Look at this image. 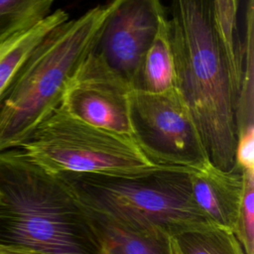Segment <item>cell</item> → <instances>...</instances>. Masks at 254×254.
I'll return each mask as SVG.
<instances>
[{"label": "cell", "mask_w": 254, "mask_h": 254, "mask_svg": "<svg viewBox=\"0 0 254 254\" xmlns=\"http://www.w3.org/2000/svg\"><path fill=\"white\" fill-rule=\"evenodd\" d=\"M169 26L175 87L197 127L210 164L231 171L236 166L242 56L232 53L222 40L212 0H172Z\"/></svg>", "instance_id": "cell-1"}, {"label": "cell", "mask_w": 254, "mask_h": 254, "mask_svg": "<svg viewBox=\"0 0 254 254\" xmlns=\"http://www.w3.org/2000/svg\"><path fill=\"white\" fill-rule=\"evenodd\" d=\"M0 243L40 254H103L83 206L20 148L0 152Z\"/></svg>", "instance_id": "cell-2"}, {"label": "cell", "mask_w": 254, "mask_h": 254, "mask_svg": "<svg viewBox=\"0 0 254 254\" xmlns=\"http://www.w3.org/2000/svg\"><path fill=\"white\" fill-rule=\"evenodd\" d=\"M192 172L160 166L135 174L57 175L85 209L133 231L174 237L213 225L192 197Z\"/></svg>", "instance_id": "cell-3"}, {"label": "cell", "mask_w": 254, "mask_h": 254, "mask_svg": "<svg viewBox=\"0 0 254 254\" xmlns=\"http://www.w3.org/2000/svg\"><path fill=\"white\" fill-rule=\"evenodd\" d=\"M107 14L105 4L60 24L24 62L0 104V152L20 148L61 105L92 51Z\"/></svg>", "instance_id": "cell-4"}, {"label": "cell", "mask_w": 254, "mask_h": 254, "mask_svg": "<svg viewBox=\"0 0 254 254\" xmlns=\"http://www.w3.org/2000/svg\"><path fill=\"white\" fill-rule=\"evenodd\" d=\"M20 149L34 163L53 174H135L153 164L134 140L84 123L59 107Z\"/></svg>", "instance_id": "cell-5"}, {"label": "cell", "mask_w": 254, "mask_h": 254, "mask_svg": "<svg viewBox=\"0 0 254 254\" xmlns=\"http://www.w3.org/2000/svg\"><path fill=\"white\" fill-rule=\"evenodd\" d=\"M132 139L155 165L201 170L210 164L201 136L174 88L164 93H130Z\"/></svg>", "instance_id": "cell-6"}, {"label": "cell", "mask_w": 254, "mask_h": 254, "mask_svg": "<svg viewBox=\"0 0 254 254\" xmlns=\"http://www.w3.org/2000/svg\"><path fill=\"white\" fill-rule=\"evenodd\" d=\"M92 52L132 88L142 59L167 20L161 0H107Z\"/></svg>", "instance_id": "cell-7"}, {"label": "cell", "mask_w": 254, "mask_h": 254, "mask_svg": "<svg viewBox=\"0 0 254 254\" xmlns=\"http://www.w3.org/2000/svg\"><path fill=\"white\" fill-rule=\"evenodd\" d=\"M131 86L92 51L68 85L60 107L72 117L132 138Z\"/></svg>", "instance_id": "cell-8"}, {"label": "cell", "mask_w": 254, "mask_h": 254, "mask_svg": "<svg viewBox=\"0 0 254 254\" xmlns=\"http://www.w3.org/2000/svg\"><path fill=\"white\" fill-rule=\"evenodd\" d=\"M190 187L194 202L209 222L234 232L243 192L242 170L235 166L224 172L209 164L191 173Z\"/></svg>", "instance_id": "cell-9"}, {"label": "cell", "mask_w": 254, "mask_h": 254, "mask_svg": "<svg viewBox=\"0 0 254 254\" xmlns=\"http://www.w3.org/2000/svg\"><path fill=\"white\" fill-rule=\"evenodd\" d=\"M85 211L103 254H175L172 237L133 231L87 209Z\"/></svg>", "instance_id": "cell-10"}, {"label": "cell", "mask_w": 254, "mask_h": 254, "mask_svg": "<svg viewBox=\"0 0 254 254\" xmlns=\"http://www.w3.org/2000/svg\"><path fill=\"white\" fill-rule=\"evenodd\" d=\"M67 19L68 14L63 9H58L0 46V104L18 70L33 50L52 30Z\"/></svg>", "instance_id": "cell-11"}, {"label": "cell", "mask_w": 254, "mask_h": 254, "mask_svg": "<svg viewBox=\"0 0 254 254\" xmlns=\"http://www.w3.org/2000/svg\"><path fill=\"white\" fill-rule=\"evenodd\" d=\"M175 63L170 39L169 19L160 27L151 46L145 53L133 90L146 93H164L175 87Z\"/></svg>", "instance_id": "cell-12"}, {"label": "cell", "mask_w": 254, "mask_h": 254, "mask_svg": "<svg viewBox=\"0 0 254 254\" xmlns=\"http://www.w3.org/2000/svg\"><path fill=\"white\" fill-rule=\"evenodd\" d=\"M242 73L237 100V137L254 132V0H248Z\"/></svg>", "instance_id": "cell-13"}, {"label": "cell", "mask_w": 254, "mask_h": 254, "mask_svg": "<svg viewBox=\"0 0 254 254\" xmlns=\"http://www.w3.org/2000/svg\"><path fill=\"white\" fill-rule=\"evenodd\" d=\"M172 239L177 254H246L233 231L215 225L186 231Z\"/></svg>", "instance_id": "cell-14"}, {"label": "cell", "mask_w": 254, "mask_h": 254, "mask_svg": "<svg viewBox=\"0 0 254 254\" xmlns=\"http://www.w3.org/2000/svg\"><path fill=\"white\" fill-rule=\"evenodd\" d=\"M56 0H0V46L50 13Z\"/></svg>", "instance_id": "cell-15"}, {"label": "cell", "mask_w": 254, "mask_h": 254, "mask_svg": "<svg viewBox=\"0 0 254 254\" xmlns=\"http://www.w3.org/2000/svg\"><path fill=\"white\" fill-rule=\"evenodd\" d=\"M243 192L234 234L246 254H254V170L242 171Z\"/></svg>", "instance_id": "cell-16"}, {"label": "cell", "mask_w": 254, "mask_h": 254, "mask_svg": "<svg viewBox=\"0 0 254 254\" xmlns=\"http://www.w3.org/2000/svg\"><path fill=\"white\" fill-rule=\"evenodd\" d=\"M0 254H40L23 247L0 243Z\"/></svg>", "instance_id": "cell-17"}, {"label": "cell", "mask_w": 254, "mask_h": 254, "mask_svg": "<svg viewBox=\"0 0 254 254\" xmlns=\"http://www.w3.org/2000/svg\"><path fill=\"white\" fill-rule=\"evenodd\" d=\"M172 242H173V239H172ZM173 247H174V244H173ZM174 251H175V248H174ZM175 254H177V253H176V251H175Z\"/></svg>", "instance_id": "cell-18"}]
</instances>
